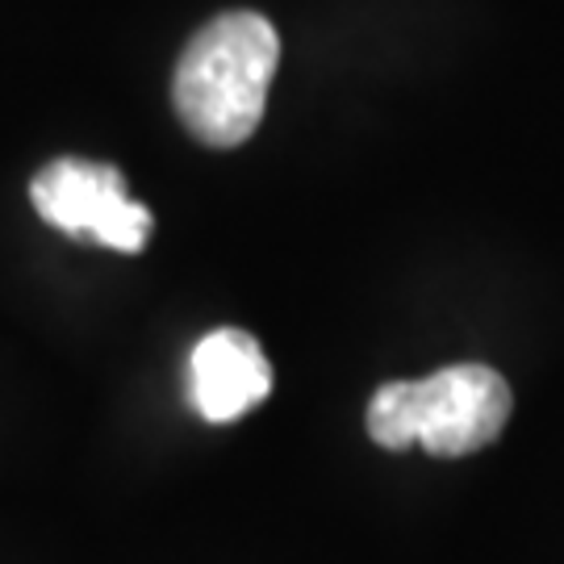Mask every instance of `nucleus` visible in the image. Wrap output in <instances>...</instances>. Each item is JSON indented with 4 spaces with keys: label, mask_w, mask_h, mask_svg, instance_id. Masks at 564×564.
Here are the masks:
<instances>
[{
    "label": "nucleus",
    "mask_w": 564,
    "mask_h": 564,
    "mask_svg": "<svg viewBox=\"0 0 564 564\" xmlns=\"http://www.w3.org/2000/svg\"><path fill=\"white\" fill-rule=\"evenodd\" d=\"M281 63L276 25L260 13H223L193 34L176 63L172 101L184 130L205 147H242L268 105V84Z\"/></svg>",
    "instance_id": "1"
},
{
    "label": "nucleus",
    "mask_w": 564,
    "mask_h": 564,
    "mask_svg": "<svg viewBox=\"0 0 564 564\" xmlns=\"http://www.w3.org/2000/svg\"><path fill=\"white\" fill-rule=\"evenodd\" d=\"M510 384L485 364H452L423 381H389L368 402V435L389 452L426 447L431 456L481 452L506 431Z\"/></svg>",
    "instance_id": "2"
},
{
    "label": "nucleus",
    "mask_w": 564,
    "mask_h": 564,
    "mask_svg": "<svg viewBox=\"0 0 564 564\" xmlns=\"http://www.w3.org/2000/svg\"><path fill=\"white\" fill-rule=\"evenodd\" d=\"M30 197L42 223L63 235L97 239L126 256L142 251V242L151 239V209L130 202L121 172L109 163L63 155L34 176Z\"/></svg>",
    "instance_id": "3"
},
{
    "label": "nucleus",
    "mask_w": 564,
    "mask_h": 564,
    "mask_svg": "<svg viewBox=\"0 0 564 564\" xmlns=\"http://www.w3.org/2000/svg\"><path fill=\"white\" fill-rule=\"evenodd\" d=\"M272 393V364L256 335L223 326L188 356V402L205 423H239Z\"/></svg>",
    "instance_id": "4"
}]
</instances>
